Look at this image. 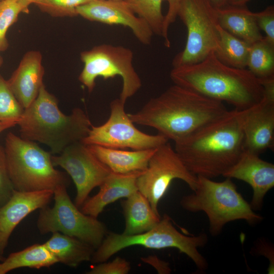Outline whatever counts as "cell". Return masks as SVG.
<instances>
[{"mask_svg": "<svg viewBox=\"0 0 274 274\" xmlns=\"http://www.w3.org/2000/svg\"><path fill=\"white\" fill-rule=\"evenodd\" d=\"M245 110L228 111L219 119L175 142V150L194 175L213 179L222 176L245 150Z\"/></svg>", "mask_w": 274, "mask_h": 274, "instance_id": "cell-1", "label": "cell"}, {"mask_svg": "<svg viewBox=\"0 0 274 274\" xmlns=\"http://www.w3.org/2000/svg\"><path fill=\"white\" fill-rule=\"evenodd\" d=\"M228 111L223 102L174 84L139 111L128 115L134 124L153 127L176 142Z\"/></svg>", "mask_w": 274, "mask_h": 274, "instance_id": "cell-2", "label": "cell"}, {"mask_svg": "<svg viewBox=\"0 0 274 274\" xmlns=\"http://www.w3.org/2000/svg\"><path fill=\"white\" fill-rule=\"evenodd\" d=\"M170 78L174 84L238 110L249 109L264 97L262 85L247 68L228 66L214 53L198 63L173 67Z\"/></svg>", "mask_w": 274, "mask_h": 274, "instance_id": "cell-3", "label": "cell"}, {"mask_svg": "<svg viewBox=\"0 0 274 274\" xmlns=\"http://www.w3.org/2000/svg\"><path fill=\"white\" fill-rule=\"evenodd\" d=\"M17 125L20 137L45 144L53 154H59L71 144L81 142L92 126L81 108H74L70 115L63 113L57 99L44 84L35 100L24 109Z\"/></svg>", "mask_w": 274, "mask_h": 274, "instance_id": "cell-4", "label": "cell"}, {"mask_svg": "<svg viewBox=\"0 0 274 274\" xmlns=\"http://www.w3.org/2000/svg\"><path fill=\"white\" fill-rule=\"evenodd\" d=\"M193 191L182 198L180 204L189 212H203L209 219L210 233L213 236L218 235L230 222L242 220L252 225L263 219L237 191L230 178L216 182L197 176Z\"/></svg>", "mask_w": 274, "mask_h": 274, "instance_id": "cell-5", "label": "cell"}, {"mask_svg": "<svg viewBox=\"0 0 274 274\" xmlns=\"http://www.w3.org/2000/svg\"><path fill=\"white\" fill-rule=\"evenodd\" d=\"M208 239L204 232L193 236L182 233L174 226L170 217L164 214L154 227L141 234L127 235L108 232L90 261L96 264L107 261L120 251L135 245L157 250L175 248L189 257L199 270L203 271L208 269V263L198 248L205 246Z\"/></svg>", "mask_w": 274, "mask_h": 274, "instance_id": "cell-6", "label": "cell"}, {"mask_svg": "<svg viewBox=\"0 0 274 274\" xmlns=\"http://www.w3.org/2000/svg\"><path fill=\"white\" fill-rule=\"evenodd\" d=\"M10 179L15 190L20 191L54 190L68 186L66 175L54 168L52 154L34 142L9 132L4 148Z\"/></svg>", "mask_w": 274, "mask_h": 274, "instance_id": "cell-7", "label": "cell"}, {"mask_svg": "<svg viewBox=\"0 0 274 274\" xmlns=\"http://www.w3.org/2000/svg\"><path fill=\"white\" fill-rule=\"evenodd\" d=\"M177 16L186 27L187 38L173 60V67L198 63L217 50V10L210 0H180Z\"/></svg>", "mask_w": 274, "mask_h": 274, "instance_id": "cell-8", "label": "cell"}, {"mask_svg": "<svg viewBox=\"0 0 274 274\" xmlns=\"http://www.w3.org/2000/svg\"><path fill=\"white\" fill-rule=\"evenodd\" d=\"M67 186L53 190L54 203L40 209L37 227L42 234L58 232L76 237L96 249L108 233L105 224L84 214L71 200Z\"/></svg>", "mask_w": 274, "mask_h": 274, "instance_id": "cell-9", "label": "cell"}, {"mask_svg": "<svg viewBox=\"0 0 274 274\" xmlns=\"http://www.w3.org/2000/svg\"><path fill=\"white\" fill-rule=\"evenodd\" d=\"M133 52L130 49L110 44H102L80 54L84 64L78 79L89 92L95 86L98 77L105 80L119 76L123 86L119 99L125 104L141 88L142 81L132 63Z\"/></svg>", "mask_w": 274, "mask_h": 274, "instance_id": "cell-10", "label": "cell"}, {"mask_svg": "<svg viewBox=\"0 0 274 274\" xmlns=\"http://www.w3.org/2000/svg\"><path fill=\"white\" fill-rule=\"evenodd\" d=\"M110 105L109 119L101 125H92L88 135L81 141L83 143L140 150L157 148L168 141L159 133L151 135L139 130L125 112V103L119 98L112 100Z\"/></svg>", "mask_w": 274, "mask_h": 274, "instance_id": "cell-11", "label": "cell"}, {"mask_svg": "<svg viewBox=\"0 0 274 274\" xmlns=\"http://www.w3.org/2000/svg\"><path fill=\"white\" fill-rule=\"evenodd\" d=\"M175 179L183 181L192 191L196 188L197 176L188 170L167 142L156 148L146 169L136 179L138 190L147 198L158 215L159 202Z\"/></svg>", "mask_w": 274, "mask_h": 274, "instance_id": "cell-12", "label": "cell"}, {"mask_svg": "<svg viewBox=\"0 0 274 274\" xmlns=\"http://www.w3.org/2000/svg\"><path fill=\"white\" fill-rule=\"evenodd\" d=\"M51 160L54 166L64 169L72 179L77 190L74 203L79 208L112 172L82 142L71 144L58 155H52Z\"/></svg>", "mask_w": 274, "mask_h": 274, "instance_id": "cell-13", "label": "cell"}, {"mask_svg": "<svg viewBox=\"0 0 274 274\" xmlns=\"http://www.w3.org/2000/svg\"><path fill=\"white\" fill-rule=\"evenodd\" d=\"M76 11L78 15L90 21L127 27L140 43L151 44L153 35L151 29L125 1L93 0L78 7Z\"/></svg>", "mask_w": 274, "mask_h": 274, "instance_id": "cell-14", "label": "cell"}, {"mask_svg": "<svg viewBox=\"0 0 274 274\" xmlns=\"http://www.w3.org/2000/svg\"><path fill=\"white\" fill-rule=\"evenodd\" d=\"M259 156L245 149L238 161L223 175L251 187L253 193L250 204L254 211L262 209L266 194L274 186V165Z\"/></svg>", "mask_w": 274, "mask_h": 274, "instance_id": "cell-15", "label": "cell"}, {"mask_svg": "<svg viewBox=\"0 0 274 274\" xmlns=\"http://www.w3.org/2000/svg\"><path fill=\"white\" fill-rule=\"evenodd\" d=\"M53 197V191H20L14 190L8 201L0 207V255L17 225L27 215L47 206Z\"/></svg>", "mask_w": 274, "mask_h": 274, "instance_id": "cell-16", "label": "cell"}, {"mask_svg": "<svg viewBox=\"0 0 274 274\" xmlns=\"http://www.w3.org/2000/svg\"><path fill=\"white\" fill-rule=\"evenodd\" d=\"M245 149L259 155L274 146V101L263 99L245 110Z\"/></svg>", "mask_w": 274, "mask_h": 274, "instance_id": "cell-17", "label": "cell"}, {"mask_svg": "<svg viewBox=\"0 0 274 274\" xmlns=\"http://www.w3.org/2000/svg\"><path fill=\"white\" fill-rule=\"evenodd\" d=\"M42 62V55L40 51L27 52L7 80L10 89L24 109L35 100L44 84V69Z\"/></svg>", "mask_w": 274, "mask_h": 274, "instance_id": "cell-18", "label": "cell"}, {"mask_svg": "<svg viewBox=\"0 0 274 274\" xmlns=\"http://www.w3.org/2000/svg\"><path fill=\"white\" fill-rule=\"evenodd\" d=\"M142 172H111L99 186L97 193L88 197L80 207V210L86 215L97 218L107 205L119 199L127 198L138 191L136 179Z\"/></svg>", "mask_w": 274, "mask_h": 274, "instance_id": "cell-19", "label": "cell"}, {"mask_svg": "<svg viewBox=\"0 0 274 274\" xmlns=\"http://www.w3.org/2000/svg\"><path fill=\"white\" fill-rule=\"evenodd\" d=\"M92 152L112 172L128 174L142 172L147 167L148 162L156 148L140 150H126L98 145H87Z\"/></svg>", "mask_w": 274, "mask_h": 274, "instance_id": "cell-20", "label": "cell"}, {"mask_svg": "<svg viewBox=\"0 0 274 274\" xmlns=\"http://www.w3.org/2000/svg\"><path fill=\"white\" fill-rule=\"evenodd\" d=\"M219 25L224 29L251 44L263 38L255 13L244 6L227 4L217 8Z\"/></svg>", "mask_w": 274, "mask_h": 274, "instance_id": "cell-21", "label": "cell"}, {"mask_svg": "<svg viewBox=\"0 0 274 274\" xmlns=\"http://www.w3.org/2000/svg\"><path fill=\"white\" fill-rule=\"evenodd\" d=\"M125 198L121 202L125 223L122 234H141L159 222L160 216L154 212L147 198L139 191Z\"/></svg>", "mask_w": 274, "mask_h": 274, "instance_id": "cell-22", "label": "cell"}, {"mask_svg": "<svg viewBox=\"0 0 274 274\" xmlns=\"http://www.w3.org/2000/svg\"><path fill=\"white\" fill-rule=\"evenodd\" d=\"M44 245L58 262L71 267L90 261L95 250L91 245L76 237L58 232H53Z\"/></svg>", "mask_w": 274, "mask_h": 274, "instance_id": "cell-23", "label": "cell"}, {"mask_svg": "<svg viewBox=\"0 0 274 274\" xmlns=\"http://www.w3.org/2000/svg\"><path fill=\"white\" fill-rule=\"evenodd\" d=\"M58 263L57 259L44 244H36L16 252L11 253L0 263V274H6L22 267L40 269Z\"/></svg>", "mask_w": 274, "mask_h": 274, "instance_id": "cell-24", "label": "cell"}, {"mask_svg": "<svg viewBox=\"0 0 274 274\" xmlns=\"http://www.w3.org/2000/svg\"><path fill=\"white\" fill-rule=\"evenodd\" d=\"M219 48L214 53L223 63L233 67L246 68L250 44L231 35L219 25Z\"/></svg>", "mask_w": 274, "mask_h": 274, "instance_id": "cell-25", "label": "cell"}, {"mask_svg": "<svg viewBox=\"0 0 274 274\" xmlns=\"http://www.w3.org/2000/svg\"><path fill=\"white\" fill-rule=\"evenodd\" d=\"M247 69L258 80L274 77V44L264 37L250 44Z\"/></svg>", "mask_w": 274, "mask_h": 274, "instance_id": "cell-26", "label": "cell"}, {"mask_svg": "<svg viewBox=\"0 0 274 274\" xmlns=\"http://www.w3.org/2000/svg\"><path fill=\"white\" fill-rule=\"evenodd\" d=\"M164 0H126L130 9L149 26L153 34L162 37L164 16L162 12Z\"/></svg>", "mask_w": 274, "mask_h": 274, "instance_id": "cell-27", "label": "cell"}, {"mask_svg": "<svg viewBox=\"0 0 274 274\" xmlns=\"http://www.w3.org/2000/svg\"><path fill=\"white\" fill-rule=\"evenodd\" d=\"M24 111L7 80L0 74V121H14L18 124Z\"/></svg>", "mask_w": 274, "mask_h": 274, "instance_id": "cell-28", "label": "cell"}, {"mask_svg": "<svg viewBox=\"0 0 274 274\" xmlns=\"http://www.w3.org/2000/svg\"><path fill=\"white\" fill-rule=\"evenodd\" d=\"M21 12V6L15 0H0V52L8 48L7 31Z\"/></svg>", "mask_w": 274, "mask_h": 274, "instance_id": "cell-29", "label": "cell"}, {"mask_svg": "<svg viewBox=\"0 0 274 274\" xmlns=\"http://www.w3.org/2000/svg\"><path fill=\"white\" fill-rule=\"evenodd\" d=\"M93 0H38L36 5L43 12L54 17L77 16L78 7Z\"/></svg>", "mask_w": 274, "mask_h": 274, "instance_id": "cell-30", "label": "cell"}, {"mask_svg": "<svg viewBox=\"0 0 274 274\" xmlns=\"http://www.w3.org/2000/svg\"><path fill=\"white\" fill-rule=\"evenodd\" d=\"M94 265L86 272L87 274H127L131 265L125 259L117 257L110 262H102Z\"/></svg>", "mask_w": 274, "mask_h": 274, "instance_id": "cell-31", "label": "cell"}, {"mask_svg": "<svg viewBox=\"0 0 274 274\" xmlns=\"http://www.w3.org/2000/svg\"><path fill=\"white\" fill-rule=\"evenodd\" d=\"M14 190L8 172L5 149L0 146V207L8 201Z\"/></svg>", "mask_w": 274, "mask_h": 274, "instance_id": "cell-32", "label": "cell"}, {"mask_svg": "<svg viewBox=\"0 0 274 274\" xmlns=\"http://www.w3.org/2000/svg\"><path fill=\"white\" fill-rule=\"evenodd\" d=\"M257 25L265 33L264 37L274 44V6L270 5L263 10L255 13Z\"/></svg>", "mask_w": 274, "mask_h": 274, "instance_id": "cell-33", "label": "cell"}, {"mask_svg": "<svg viewBox=\"0 0 274 274\" xmlns=\"http://www.w3.org/2000/svg\"><path fill=\"white\" fill-rule=\"evenodd\" d=\"M168 3V10L164 15L162 37L166 47H170V42L168 36V31L170 26L175 22L180 0H165Z\"/></svg>", "mask_w": 274, "mask_h": 274, "instance_id": "cell-34", "label": "cell"}, {"mask_svg": "<svg viewBox=\"0 0 274 274\" xmlns=\"http://www.w3.org/2000/svg\"><path fill=\"white\" fill-rule=\"evenodd\" d=\"M142 260L154 267L159 273H169L171 271L168 263L161 260L156 256H151L145 257L142 259Z\"/></svg>", "mask_w": 274, "mask_h": 274, "instance_id": "cell-35", "label": "cell"}, {"mask_svg": "<svg viewBox=\"0 0 274 274\" xmlns=\"http://www.w3.org/2000/svg\"><path fill=\"white\" fill-rule=\"evenodd\" d=\"M19 4L22 9V12L26 13L30 5L36 4L38 0H15Z\"/></svg>", "mask_w": 274, "mask_h": 274, "instance_id": "cell-36", "label": "cell"}, {"mask_svg": "<svg viewBox=\"0 0 274 274\" xmlns=\"http://www.w3.org/2000/svg\"><path fill=\"white\" fill-rule=\"evenodd\" d=\"M17 125V123L16 122L14 121H0V134L4 130L13 127Z\"/></svg>", "mask_w": 274, "mask_h": 274, "instance_id": "cell-37", "label": "cell"}, {"mask_svg": "<svg viewBox=\"0 0 274 274\" xmlns=\"http://www.w3.org/2000/svg\"><path fill=\"white\" fill-rule=\"evenodd\" d=\"M214 6L218 8L228 4L229 0H210Z\"/></svg>", "mask_w": 274, "mask_h": 274, "instance_id": "cell-38", "label": "cell"}, {"mask_svg": "<svg viewBox=\"0 0 274 274\" xmlns=\"http://www.w3.org/2000/svg\"><path fill=\"white\" fill-rule=\"evenodd\" d=\"M251 0H229L228 4L235 6H244Z\"/></svg>", "mask_w": 274, "mask_h": 274, "instance_id": "cell-39", "label": "cell"}, {"mask_svg": "<svg viewBox=\"0 0 274 274\" xmlns=\"http://www.w3.org/2000/svg\"><path fill=\"white\" fill-rule=\"evenodd\" d=\"M2 63V59L1 57L0 56V66L1 65Z\"/></svg>", "mask_w": 274, "mask_h": 274, "instance_id": "cell-40", "label": "cell"}, {"mask_svg": "<svg viewBox=\"0 0 274 274\" xmlns=\"http://www.w3.org/2000/svg\"><path fill=\"white\" fill-rule=\"evenodd\" d=\"M113 1H126V0H113Z\"/></svg>", "mask_w": 274, "mask_h": 274, "instance_id": "cell-41", "label": "cell"}, {"mask_svg": "<svg viewBox=\"0 0 274 274\" xmlns=\"http://www.w3.org/2000/svg\"><path fill=\"white\" fill-rule=\"evenodd\" d=\"M1 259V258L0 257V260Z\"/></svg>", "mask_w": 274, "mask_h": 274, "instance_id": "cell-42", "label": "cell"}]
</instances>
